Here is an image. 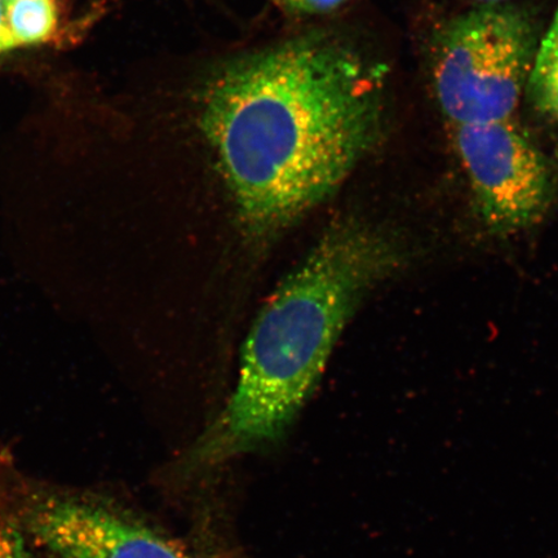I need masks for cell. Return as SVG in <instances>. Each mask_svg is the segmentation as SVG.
Returning <instances> with one entry per match:
<instances>
[{"label": "cell", "instance_id": "6da1fadb", "mask_svg": "<svg viewBox=\"0 0 558 558\" xmlns=\"http://www.w3.org/2000/svg\"><path fill=\"white\" fill-rule=\"evenodd\" d=\"M386 83L384 66L320 37L214 76L201 129L250 236L281 233L343 185L379 143Z\"/></svg>", "mask_w": 558, "mask_h": 558}, {"label": "cell", "instance_id": "7a4b0ae2", "mask_svg": "<svg viewBox=\"0 0 558 558\" xmlns=\"http://www.w3.org/2000/svg\"><path fill=\"white\" fill-rule=\"evenodd\" d=\"M410 257L408 242L392 228L349 218L327 229L251 327L234 392L195 445L193 464H220L282 437L362 300Z\"/></svg>", "mask_w": 558, "mask_h": 558}, {"label": "cell", "instance_id": "3957f363", "mask_svg": "<svg viewBox=\"0 0 558 558\" xmlns=\"http://www.w3.org/2000/svg\"><path fill=\"white\" fill-rule=\"evenodd\" d=\"M538 45L532 17L507 2L481 4L448 21L434 40L430 74L451 125L511 120Z\"/></svg>", "mask_w": 558, "mask_h": 558}, {"label": "cell", "instance_id": "277c9868", "mask_svg": "<svg viewBox=\"0 0 558 558\" xmlns=\"http://www.w3.org/2000/svg\"><path fill=\"white\" fill-rule=\"evenodd\" d=\"M473 207L487 232L512 236L539 225L556 195L553 166L511 120L452 125Z\"/></svg>", "mask_w": 558, "mask_h": 558}, {"label": "cell", "instance_id": "5b68a950", "mask_svg": "<svg viewBox=\"0 0 558 558\" xmlns=\"http://www.w3.org/2000/svg\"><path fill=\"white\" fill-rule=\"evenodd\" d=\"M11 519L61 558H205L107 501L46 486H21Z\"/></svg>", "mask_w": 558, "mask_h": 558}, {"label": "cell", "instance_id": "8992f818", "mask_svg": "<svg viewBox=\"0 0 558 558\" xmlns=\"http://www.w3.org/2000/svg\"><path fill=\"white\" fill-rule=\"evenodd\" d=\"M525 95L539 114L558 123V10L539 39Z\"/></svg>", "mask_w": 558, "mask_h": 558}, {"label": "cell", "instance_id": "52a82bcc", "mask_svg": "<svg viewBox=\"0 0 558 558\" xmlns=\"http://www.w3.org/2000/svg\"><path fill=\"white\" fill-rule=\"evenodd\" d=\"M4 19L16 47L40 44L52 37L58 25L54 0H9Z\"/></svg>", "mask_w": 558, "mask_h": 558}, {"label": "cell", "instance_id": "ba28073f", "mask_svg": "<svg viewBox=\"0 0 558 558\" xmlns=\"http://www.w3.org/2000/svg\"><path fill=\"white\" fill-rule=\"evenodd\" d=\"M0 558H32L23 530L12 519L0 518Z\"/></svg>", "mask_w": 558, "mask_h": 558}, {"label": "cell", "instance_id": "9c48e42d", "mask_svg": "<svg viewBox=\"0 0 558 558\" xmlns=\"http://www.w3.org/2000/svg\"><path fill=\"white\" fill-rule=\"evenodd\" d=\"M286 9L305 15L330 12L338 9L345 0H278Z\"/></svg>", "mask_w": 558, "mask_h": 558}, {"label": "cell", "instance_id": "30bf717a", "mask_svg": "<svg viewBox=\"0 0 558 558\" xmlns=\"http://www.w3.org/2000/svg\"><path fill=\"white\" fill-rule=\"evenodd\" d=\"M16 48L15 41H13L9 29H7L4 19V4L0 0V53L13 50Z\"/></svg>", "mask_w": 558, "mask_h": 558}, {"label": "cell", "instance_id": "8fae6325", "mask_svg": "<svg viewBox=\"0 0 558 558\" xmlns=\"http://www.w3.org/2000/svg\"><path fill=\"white\" fill-rule=\"evenodd\" d=\"M476 2H480L481 4H493V3H504V2H507V0H476Z\"/></svg>", "mask_w": 558, "mask_h": 558}, {"label": "cell", "instance_id": "7c38bea8", "mask_svg": "<svg viewBox=\"0 0 558 558\" xmlns=\"http://www.w3.org/2000/svg\"><path fill=\"white\" fill-rule=\"evenodd\" d=\"M2 2H3V4H4V3L9 2V0H2Z\"/></svg>", "mask_w": 558, "mask_h": 558}]
</instances>
